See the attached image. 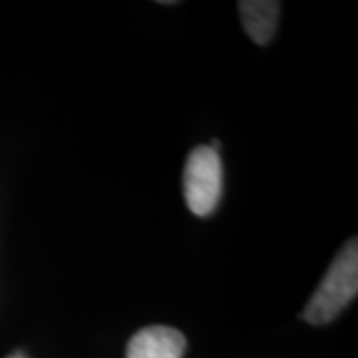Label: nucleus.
Masks as SVG:
<instances>
[{"instance_id":"f257e3e1","label":"nucleus","mask_w":358,"mask_h":358,"mask_svg":"<svg viewBox=\"0 0 358 358\" xmlns=\"http://www.w3.org/2000/svg\"><path fill=\"white\" fill-rule=\"evenodd\" d=\"M358 293V241L350 239L334 257L319 289L310 296L303 317L310 324L336 319Z\"/></svg>"},{"instance_id":"f03ea898","label":"nucleus","mask_w":358,"mask_h":358,"mask_svg":"<svg viewBox=\"0 0 358 358\" xmlns=\"http://www.w3.org/2000/svg\"><path fill=\"white\" fill-rule=\"evenodd\" d=\"M223 193V164L217 150L197 145L189 152L183 169V195L193 215L207 217L215 211Z\"/></svg>"},{"instance_id":"7ed1b4c3","label":"nucleus","mask_w":358,"mask_h":358,"mask_svg":"<svg viewBox=\"0 0 358 358\" xmlns=\"http://www.w3.org/2000/svg\"><path fill=\"white\" fill-rule=\"evenodd\" d=\"M185 336L164 324L145 327L129 338L126 358H181Z\"/></svg>"},{"instance_id":"20e7f679","label":"nucleus","mask_w":358,"mask_h":358,"mask_svg":"<svg viewBox=\"0 0 358 358\" xmlns=\"http://www.w3.org/2000/svg\"><path fill=\"white\" fill-rule=\"evenodd\" d=\"M239 14L249 38L259 46H267L279 24L281 4L275 0H243L239 2Z\"/></svg>"},{"instance_id":"39448f33","label":"nucleus","mask_w":358,"mask_h":358,"mask_svg":"<svg viewBox=\"0 0 358 358\" xmlns=\"http://www.w3.org/2000/svg\"><path fill=\"white\" fill-rule=\"evenodd\" d=\"M10 358H26V357H22V355H14V357H10Z\"/></svg>"}]
</instances>
